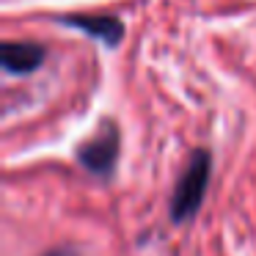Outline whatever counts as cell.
Here are the masks:
<instances>
[{
    "instance_id": "1",
    "label": "cell",
    "mask_w": 256,
    "mask_h": 256,
    "mask_svg": "<svg viewBox=\"0 0 256 256\" xmlns=\"http://www.w3.org/2000/svg\"><path fill=\"white\" fill-rule=\"evenodd\" d=\"M210 176H212V154L206 149H196L190 154L188 166L182 168L176 184H174L171 201H168V218L171 223L182 226L190 223L198 215L201 204H204L206 188H210Z\"/></svg>"
},
{
    "instance_id": "2",
    "label": "cell",
    "mask_w": 256,
    "mask_h": 256,
    "mask_svg": "<svg viewBox=\"0 0 256 256\" xmlns=\"http://www.w3.org/2000/svg\"><path fill=\"white\" fill-rule=\"evenodd\" d=\"M118 152H122V138H118V127L113 122L102 124V130L88 138L78 149V162L96 179H110L118 162Z\"/></svg>"
},
{
    "instance_id": "3",
    "label": "cell",
    "mask_w": 256,
    "mask_h": 256,
    "mask_svg": "<svg viewBox=\"0 0 256 256\" xmlns=\"http://www.w3.org/2000/svg\"><path fill=\"white\" fill-rule=\"evenodd\" d=\"M61 22L86 36H91V39L102 42L105 47H116L124 39L122 20L110 17V14H69V17H61Z\"/></svg>"
},
{
    "instance_id": "4",
    "label": "cell",
    "mask_w": 256,
    "mask_h": 256,
    "mask_svg": "<svg viewBox=\"0 0 256 256\" xmlns=\"http://www.w3.org/2000/svg\"><path fill=\"white\" fill-rule=\"evenodd\" d=\"M0 64L6 69V74L20 78V74H30L44 64L47 50L36 42H6L0 47Z\"/></svg>"
},
{
    "instance_id": "5",
    "label": "cell",
    "mask_w": 256,
    "mask_h": 256,
    "mask_svg": "<svg viewBox=\"0 0 256 256\" xmlns=\"http://www.w3.org/2000/svg\"><path fill=\"white\" fill-rule=\"evenodd\" d=\"M42 256H80L74 248H52V250H47V254H42Z\"/></svg>"
}]
</instances>
